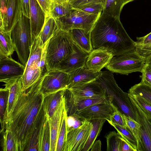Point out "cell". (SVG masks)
Instances as JSON below:
<instances>
[{"instance_id": "6da1fadb", "label": "cell", "mask_w": 151, "mask_h": 151, "mask_svg": "<svg viewBox=\"0 0 151 151\" xmlns=\"http://www.w3.org/2000/svg\"><path fill=\"white\" fill-rule=\"evenodd\" d=\"M43 77L27 89L22 90L1 129L12 131L18 151H38L41 133L47 117L40 91Z\"/></svg>"}, {"instance_id": "7a4b0ae2", "label": "cell", "mask_w": 151, "mask_h": 151, "mask_svg": "<svg viewBox=\"0 0 151 151\" xmlns=\"http://www.w3.org/2000/svg\"><path fill=\"white\" fill-rule=\"evenodd\" d=\"M93 49L103 48L114 56L135 50V41L129 36L120 18L102 12L91 33Z\"/></svg>"}, {"instance_id": "3957f363", "label": "cell", "mask_w": 151, "mask_h": 151, "mask_svg": "<svg viewBox=\"0 0 151 151\" xmlns=\"http://www.w3.org/2000/svg\"><path fill=\"white\" fill-rule=\"evenodd\" d=\"M101 74L94 81L99 84L106 96L123 114L137 122L136 115L128 93L118 86L114 78V73L109 70L101 71Z\"/></svg>"}, {"instance_id": "277c9868", "label": "cell", "mask_w": 151, "mask_h": 151, "mask_svg": "<svg viewBox=\"0 0 151 151\" xmlns=\"http://www.w3.org/2000/svg\"><path fill=\"white\" fill-rule=\"evenodd\" d=\"M74 43L69 31L58 29L49 39L47 47L46 63L48 71L56 69L73 53Z\"/></svg>"}, {"instance_id": "5b68a950", "label": "cell", "mask_w": 151, "mask_h": 151, "mask_svg": "<svg viewBox=\"0 0 151 151\" xmlns=\"http://www.w3.org/2000/svg\"><path fill=\"white\" fill-rule=\"evenodd\" d=\"M11 36L19 59L25 66L29 58L31 45L29 19L22 14L12 29Z\"/></svg>"}, {"instance_id": "8992f818", "label": "cell", "mask_w": 151, "mask_h": 151, "mask_svg": "<svg viewBox=\"0 0 151 151\" xmlns=\"http://www.w3.org/2000/svg\"><path fill=\"white\" fill-rule=\"evenodd\" d=\"M101 14L89 13L73 8L68 14L55 19L61 30L69 31L74 29H81L90 32Z\"/></svg>"}, {"instance_id": "52a82bcc", "label": "cell", "mask_w": 151, "mask_h": 151, "mask_svg": "<svg viewBox=\"0 0 151 151\" xmlns=\"http://www.w3.org/2000/svg\"><path fill=\"white\" fill-rule=\"evenodd\" d=\"M145 59L135 50L114 56L105 68L113 73L128 75L135 72H142Z\"/></svg>"}, {"instance_id": "ba28073f", "label": "cell", "mask_w": 151, "mask_h": 151, "mask_svg": "<svg viewBox=\"0 0 151 151\" xmlns=\"http://www.w3.org/2000/svg\"><path fill=\"white\" fill-rule=\"evenodd\" d=\"M65 106L68 107L84 99L107 96L101 86L94 81L78 84L66 90Z\"/></svg>"}, {"instance_id": "9c48e42d", "label": "cell", "mask_w": 151, "mask_h": 151, "mask_svg": "<svg viewBox=\"0 0 151 151\" xmlns=\"http://www.w3.org/2000/svg\"><path fill=\"white\" fill-rule=\"evenodd\" d=\"M135 111L137 122L140 125V141L137 151H151V116L128 93Z\"/></svg>"}, {"instance_id": "30bf717a", "label": "cell", "mask_w": 151, "mask_h": 151, "mask_svg": "<svg viewBox=\"0 0 151 151\" xmlns=\"http://www.w3.org/2000/svg\"><path fill=\"white\" fill-rule=\"evenodd\" d=\"M68 74L57 69L48 71L43 77L40 91L44 97L59 91L67 89Z\"/></svg>"}, {"instance_id": "8fae6325", "label": "cell", "mask_w": 151, "mask_h": 151, "mask_svg": "<svg viewBox=\"0 0 151 151\" xmlns=\"http://www.w3.org/2000/svg\"><path fill=\"white\" fill-rule=\"evenodd\" d=\"M92 125L91 121L86 119L80 127L68 132L63 151H82Z\"/></svg>"}, {"instance_id": "7c38bea8", "label": "cell", "mask_w": 151, "mask_h": 151, "mask_svg": "<svg viewBox=\"0 0 151 151\" xmlns=\"http://www.w3.org/2000/svg\"><path fill=\"white\" fill-rule=\"evenodd\" d=\"M22 14V0H8L6 13L0 16V28L11 32Z\"/></svg>"}, {"instance_id": "4fadbf2b", "label": "cell", "mask_w": 151, "mask_h": 151, "mask_svg": "<svg viewBox=\"0 0 151 151\" xmlns=\"http://www.w3.org/2000/svg\"><path fill=\"white\" fill-rule=\"evenodd\" d=\"M25 66L15 61L11 56L0 53V81L22 77Z\"/></svg>"}, {"instance_id": "5bb4252c", "label": "cell", "mask_w": 151, "mask_h": 151, "mask_svg": "<svg viewBox=\"0 0 151 151\" xmlns=\"http://www.w3.org/2000/svg\"><path fill=\"white\" fill-rule=\"evenodd\" d=\"M74 51L66 59L59 64L56 69L68 74L85 66L89 53L83 50L74 43Z\"/></svg>"}, {"instance_id": "9a60e30c", "label": "cell", "mask_w": 151, "mask_h": 151, "mask_svg": "<svg viewBox=\"0 0 151 151\" xmlns=\"http://www.w3.org/2000/svg\"><path fill=\"white\" fill-rule=\"evenodd\" d=\"M29 19L32 44L40 33L45 20V13L37 0H30Z\"/></svg>"}, {"instance_id": "2e32d148", "label": "cell", "mask_w": 151, "mask_h": 151, "mask_svg": "<svg viewBox=\"0 0 151 151\" xmlns=\"http://www.w3.org/2000/svg\"><path fill=\"white\" fill-rule=\"evenodd\" d=\"M114 55L107 49L99 48L93 50L89 53L85 66L95 72H100L106 67Z\"/></svg>"}, {"instance_id": "e0dca14e", "label": "cell", "mask_w": 151, "mask_h": 151, "mask_svg": "<svg viewBox=\"0 0 151 151\" xmlns=\"http://www.w3.org/2000/svg\"><path fill=\"white\" fill-rule=\"evenodd\" d=\"M114 112L110 103H100L88 106L76 113L88 121L97 119L110 120Z\"/></svg>"}, {"instance_id": "ac0fdd59", "label": "cell", "mask_w": 151, "mask_h": 151, "mask_svg": "<svg viewBox=\"0 0 151 151\" xmlns=\"http://www.w3.org/2000/svg\"><path fill=\"white\" fill-rule=\"evenodd\" d=\"M22 77L7 79L2 81L5 83L4 85L8 89L9 94L3 123L1 127L3 126L4 122L9 116L19 94L22 89Z\"/></svg>"}, {"instance_id": "d6986e66", "label": "cell", "mask_w": 151, "mask_h": 151, "mask_svg": "<svg viewBox=\"0 0 151 151\" xmlns=\"http://www.w3.org/2000/svg\"><path fill=\"white\" fill-rule=\"evenodd\" d=\"M64 95L52 116L49 119L51 131L50 151H56L62 115L65 108Z\"/></svg>"}, {"instance_id": "ffe728a7", "label": "cell", "mask_w": 151, "mask_h": 151, "mask_svg": "<svg viewBox=\"0 0 151 151\" xmlns=\"http://www.w3.org/2000/svg\"><path fill=\"white\" fill-rule=\"evenodd\" d=\"M101 74V71L95 72L85 66L79 68L68 74L67 89L78 84L94 81Z\"/></svg>"}, {"instance_id": "44dd1931", "label": "cell", "mask_w": 151, "mask_h": 151, "mask_svg": "<svg viewBox=\"0 0 151 151\" xmlns=\"http://www.w3.org/2000/svg\"><path fill=\"white\" fill-rule=\"evenodd\" d=\"M66 89L62 90L49 94L44 97L43 105L47 118L52 116L64 96Z\"/></svg>"}, {"instance_id": "7402d4cb", "label": "cell", "mask_w": 151, "mask_h": 151, "mask_svg": "<svg viewBox=\"0 0 151 151\" xmlns=\"http://www.w3.org/2000/svg\"><path fill=\"white\" fill-rule=\"evenodd\" d=\"M69 31L74 42L82 49L89 53L93 50L91 42V32H87L81 29H74Z\"/></svg>"}, {"instance_id": "603a6c76", "label": "cell", "mask_w": 151, "mask_h": 151, "mask_svg": "<svg viewBox=\"0 0 151 151\" xmlns=\"http://www.w3.org/2000/svg\"><path fill=\"white\" fill-rule=\"evenodd\" d=\"M58 29L54 18L50 17H46L43 27L38 36L41 46L44 47Z\"/></svg>"}, {"instance_id": "cb8c5ba5", "label": "cell", "mask_w": 151, "mask_h": 151, "mask_svg": "<svg viewBox=\"0 0 151 151\" xmlns=\"http://www.w3.org/2000/svg\"><path fill=\"white\" fill-rule=\"evenodd\" d=\"M111 101L112 102L111 98L107 96L101 98L84 99L71 106L66 107L67 115L76 113L84 108L96 104L100 103H110Z\"/></svg>"}, {"instance_id": "d4e9b609", "label": "cell", "mask_w": 151, "mask_h": 151, "mask_svg": "<svg viewBox=\"0 0 151 151\" xmlns=\"http://www.w3.org/2000/svg\"><path fill=\"white\" fill-rule=\"evenodd\" d=\"M73 9L70 0H54L49 17L56 19L68 14Z\"/></svg>"}, {"instance_id": "484cf974", "label": "cell", "mask_w": 151, "mask_h": 151, "mask_svg": "<svg viewBox=\"0 0 151 151\" xmlns=\"http://www.w3.org/2000/svg\"><path fill=\"white\" fill-rule=\"evenodd\" d=\"M43 76L40 69L37 66L25 67L22 77V90L27 89Z\"/></svg>"}, {"instance_id": "4316f807", "label": "cell", "mask_w": 151, "mask_h": 151, "mask_svg": "<svg viewBox=\"0 0 151 151\" xmlns=\"http://www.w3.org/2000/svg\"><path fill=\"white\" fill-rule=\"evenodd\" d=\"M106 120L103 119H97L90 121L92 123V127L88 139L82 151H88L91 150Z\"/></svg>"}, {"instance_id": "83f0119b", "label": "cell", "mask_w": 151, "mask_h": 151, "mask_svg": "<svg viewBox=\"0 0 151 151\" xmlns=\"http://www.w3.org/2000/svg\"><path fill=\"white\" fill-rule=\"evenodd\" d=\"M11 32L0 28V53L10 57L15 51L11 38Z\"/></svg>"}, {"instance_id": "f1b7e54d", "label": "cell", "mask_w": 151, "mask_h": 151, "mask_svg": "<svg viewBox=\"0 0 151 151\" xmlns=\"http://www.w3.org/2000/svg\"><path fill=\"white\" fill-rule=\"evenodd\" d=\"M3 136L2 147L4 151H18L17 143L14 136L11 130L4 127L1 129Z\"/></svg>"}, {"instance_id": "f546056e", "label": "cell", "mask_w": 151, "mask_h": 151, "mask_svg": "<svg viewBox=\"0 0 151 151\" xmlns=\"http://www.w3.org/2000/svg\"><path fill=\"white\" fill-rule=\"evenodd\" d=\"M135 0H106L102 12L120 18L124 6L127 3Z\"/></svg>"}, {"instance_id": "4dcf8cb0", "label": "cell", "mask_w": 151, "mask_h": 151, "mask_svg": "<svg viewBox=\"0 0 151 151\" xmlns=\"http://www.w3.org/2000/svg\"><path fill=\"white\" fill-rule=\"evenodd\" d=\"M44 47L40 45V38L38 36L31 44L29 57L26 67L37 66L40 61Z\"/></svg>"}, {"instance_id": "1f68e13d", "label": "cell", "mask_w": 151, "mask_h": 151, "mask_svg": "<svg viewBox=\"0 0 151 151\" xmlns=\"http://www.w3.org/2000/svg\"><path fill=\"white\" fill-rule=\"evenodd\" d=\"M109 123L114 127L117 133L130 145L134 151H137V142L132 133L127 127L112 123L109 120H107Z\"/></svg>"}, {"instance_id": "d6a6232c", "label": "cell", "mask_w": 151, "mask_h": 151, "mask_svg": "<svg viewBox=\"0 0 151 151\" xmlns=\"http://www.w3.org/2000/svg\"><path fill=\"white\" fill-rule=\"evenodd\" d=\"M51 131L49 119L47 118L40 135L39 151H50Z\"/></svg>"}, {"instance_id": "836d02e7", "label": "cell", "mask_w": 151, "mask_h": 151, "mask_svg": "<svg viewBox=\"0 0 151 151\" xmlns=\"http://www.w3.org/2000/svg\"><path fill=\"white\" fill-rule=\"evenodd\" d=\"M67 112L65 108L62 115L56 151H63L67 137Z\"/></svg>"}, {"instance_id": "e575fe53", "label": "cell", "mask_w": 151, "mask_h": 151, "mask_svg": "<svg viewBox=\"0 0 151 151\" xmlns=\"http://www.w3.org/2000/svg\"><path fill=\"white\" fill-rule=\"evenodd\" d=\"M128 93L139 96L151 104V87L140 82L129 89Z\"/></svg>"}, {"instance_id": "d590c367", "label": "cell", "mask_w": 151, "mask_h": 151, "mask_svg": "<svg viewBox=\"0 0 151 151\" xmlns=\"http://www.w3.org/2000/svg\"><path fill=\"white\" fill-rule=\"evenodd\" d=\"M121 136L115 131H110L105 136L107 151H121Z\"/></svg>"}, {"instance_id": "8d00e7d4", "label": "cell", "mask_w": 151, "mask_h": 151, "mask_svg": "<svg viewBox=\"0 0 151 151\" xmlns=\"http://www.w3.org/2000/svg\"><path fill=\"white\" fill-rule=\"evenodd\" d=\"M127 127L132 133L137 142V150L140 141V125L137 122L123 114Z\"/></svg>"}, {"instance_id": "74e56055", "label": "cell", "mask_w": 151, "mask_h": 151, "mask_svg": "<svg viewBox=\"0 0 151 151\" xmlns=\"http://www.w3.org/2000/svg\"><path fill=\"white\" fill-rule=\"evenodd\" d=\"M86 119L77 113L68 116L67 118V133L81 126Z\"/></svg>"}, {"instance_id": "f35d334b", "label": "cell", "mask_w": 151, "mask_h": 151, "mask_svg": "<svg viewBox=\"0 0 151 151\" xmlns=\"http://www.w3.org/2000/svg\"><path fill=\"white\" fill-rule=\"evenodd\" d=\"M105 5L102 2H95L85 4L78 9L87 13L98 14H101Z\"/></svg>"}, {"instance_id": "ab89813d", "label": "cell", "mask_w": 151, "mask_h": 151, "mask_svg": "<svg viewBox=\"0 0 151 151\" xmlns=\"http://www.w3.org/2000/svg\"><path fill=\"white\" fill-rule=\"evenodd\" d=\"M9 91L5 87L0 90V113L1 127L3 124L4 119L8 100Z\"/></svg>"}, {"instance_id": "60d3db41", "label": "cell", "mask_w": 151, "mask_h": 151, "mask_svg": "<svg viewBox=\"0 0 151 151\" xmlns=\"http://www.w3.org/2000/svg\"><path fill=\"white\" fill-rule=\"evenodd\" d=\"M110 104L113 109L114 112L109 120L113 123L127 127L123 114L120 112L112 101L110 102Z\"/></svg>"}, {"instance_id": "b9f144b4", "label": "cell", "mask_w": 151, "mask_h": 151, "mask_svg": "<svg viewBox=\"0 0 151 151\" xmlns=\"http://www.w3.org/2000/svg\"><path fill=\"white\" fill-rule=\"evenodd\" d=\"M141 73L140 83L151 87V63L145 62Z\"/></svg>"}, {"instance_id": "7bdbcfd3", "label": "cell", "mask_w": 151, "mask_h": 151, "mask_svg": "<svg viewBox=\"0 0 151 151\" xmlns=\"http://www.w3.org/2000/svg\"><path fill=\"white\" fill-rule=\"evenodd\" d=\"M131 95L139 105L151 116V104L143 98L139 96Z\"/></svg>"}, {"instance_id": "ee69618b", "label": "cell", "mask_w": 151, "mask_h": 151, "mask_svg": "<svg viewBox=\"0 0 151 151\" xmlns=\"http://www.w3.org/2000/svg\"><path fill=\"white\" fill-rule=\"evenodd\" d=\"M136 51L140 56L145 58L151 55V43L142 46L135 47Z\"/></svg>"}, {"instance_id": "f6af8a7d", "label": "cell", "mask_w": 151, "mask_h": 151, "mask_svg": "<svg viewBox=\"0 0 151 151\" xmlns=\"http://www.w3.org/2000/svg\"><path fill=\"white\" fill-rule=\"evenodd\" d=\"M44 11L45 18L49 17L52 4L54 0H37Z\"/></svg>"}, {"instance_id": "bcb514c9", "label": "cell", "mask_w": 151, "mask_h": 151, "mask_svg": "<svg viewBox=\"0 0 151 151\" xmlns=\"http://www.w3.org/2000/svg\"><path fill=\"white\" fill-rule=\"evenodd\" d=\"M106 0H70L72 6L75 9H78L85 4L95 2H102L105 3Z\"/></svg>"}, {"instance_id": "7dc6e473", "label": "cell", "mask_w": 151, "mask_h": 151, "mask_svg": "<svg viewBox=\"0 0 151 151\" xmlns=\"http://www.w3.org/2000/svg\"><path fill=\"white\" fill-rule=\"evenodd\" d=\"M137 41L135 42V47L142 46L151 43V32L142 37H137Z\"/></svg>"}, {"instance_id": "c3c4849f", "label": "cell", "mask_w": 151, "mask_h": 151, "mask_svg": "<svg viewBox=\"0 0 151 151\" xmlns=\"http://www.w3.org/2000/svg\"><path fill=\"white\" fill-rule=\"evenodd\" d=\"M22 0V14L23 15L29 19L30 0Z\"/></svg>"}, {"instance_id": "681fc988", "label": "cell", "mask_w": 151, "mask_h": 151, "mask_svg": "<svg viewBox=\"0 0 151 151\" xmlns=\"http://www.w3.org/2000/svg\"><path fill=\"white\" fill-rule=\"evenodd\" d=\"M121 151H134L128 143L122 137L120 144Z\"/></svg>"}, {"instance_id": "f907efd6", "label": "cell", "mask_w": 151, "mask_h": 151, "mask_svg": "<svg viewBox=\"0 0 151 151\" xmlns=\"http://www.w3.org/2000/svg\"><path fill=\"white\" fill-rule=\"evenodd\" d=\"M8 0H0V16L3 17L6 13Z\"/></svg>"}, {"instance_id": "816d5d0a", "label": "cell", "mask_w": 151, "mask_h": 151, "mask_svg": "<svg viewBox=\"0 0 151 151\" xmlns=\"http://www.w3.org/2000/svg\"><path fill=\"white\" fill-rule=\"evenodd\" d=\"M101 142L100 140L95 141L91 149V151H101Z\"/></svg>"}, {"instance_id": "f5cc1de1", "label": "cell", "mask_w": 151, "mask_h": 151, "mask_svg": "<svg viewBox=\"0 0 151 151\" xmlns=\"http://www.w3.org/2000/svg\"><path fill=\"white\" fill-rule=\"evenodd\" d=\"M145 62L151 63V55L145 58Z\"/></svg>"}, {"instance_id": "db71d44e", "label": "cell", "mask_w": 151, "mask_h": 151, "mask_svg": "<svg viewBox=\"0 0 151 151\" xmlns=\"http://www.w3.org/2000/svg\"></svg>"}]
</instances>
